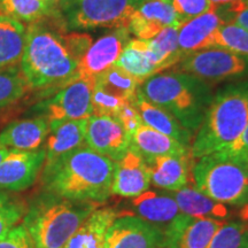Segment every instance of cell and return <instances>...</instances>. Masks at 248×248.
Here are the masks:
<instances>
[{
    "mask_svg": "<svg viewBox=\"0 0 248 248\" xmlns=\"http://www.w3.org/2000/svg\"><path fill=\"white\" fill-rule=\"evenodd\" d=\"M47 1L54 2V4H59V2H60V0H47Z\"/></svg>",
    "mask_w": 248,
    "mask_h": 248,
    "instance_id": "cell-43",
    "label": "cell"
},
{
    "mask_svg": "<svg viewBox=\"0 0 248 248\" xmlns=\"http://www.w3.org/2000/svg\"><path fill=\"white\" fill-rule=\"evenodd\" d=\"M213 47H221L240 57H248V31L234 23L222 24L213 37Z\"/></svg>",
    "mask_w": 248,
    "mask_h": 248,
    "instance_id": "cell-32",
    "label": "cell"
},
{
    "mask_svg": "<svg viewBox=\"0 0 248 248\" xmlns=\"http://www.w3.org/2000/svg\"><path fill=\"white\" fill-rule=\"evenodd\" d=\"M131 206L135 210L133 214L151 224L159 226L162 231L172 224L182 214L177 202L168 191L144 192L132 198Z\"/></svg>",
    "mask_w": 248,
    "mask_h": 248,
    "instance_id": "cell-19",
    "label": "cell"
},
{
    "mask_svg": "<svg viewBox=\"0 0 248 248\" xmlns=\"http://www.w3.org/2000/svg\"><path fill=\"white\" fill-rule=\"evenodd\" d=\"M0 12L26 26L61 15L58 4L47 0H0Z\"/></svg>",
    "mask_w": 248,
    "mask_h": 248,
    "instance_id": "cell-28",
    "label": "cell"
},
{
    "mask_svg": "<svg viewBox=\"0 0 248 248\" xmlns=\"http://www.w3.org/2000/svg\"><path fill=\"white\" fill-rule=\"evenodd\" d=\"M238 215H239L240 222L243 223L245 226H246L247 230H248V202L243 204V206L240 207Z\"/></svg>",
    "mask_w": 248,
    "mask_h": 248,
    "instance_id": "cell-40",
    "label": "cell"
},
{
    "mask_svg": "<svg viewBox=\"0 0 248 248\" xmlns=\"http://www.w3.org/2000/svg\"><path fill=\"white\" fill-rule=\"evenodd\" d=\"M151 185V171L146 161L130 145L126 154L115 162L111 195L136 198L148 191Z\"/></svg>",
    "mask_w": 248,
    "mask_h": 248,
    "instance_id": "cell-16",
    "label": "cell"
},
{
    "mask_svg": "<svg viewBox=\"0 0 248 248\" xmlns=\"http://www.w3.org/2000/svg\"><path fill=\"white\" fill-rule=\"evenodd\" d=\"M178 30L179 28L168 27L154 38L146 40L159 68V73L175 66L182 59L178 47Z\"/></svg>",
    "mask_w": 248,
    "mask_h": 248,
    "instance_id": "cell-29",
    "label": "cell"
},
{
    "mask_svg": "<svg viewBox=\"0 0 248 248\" xmlns=\"http://www.w3.org/2000/svg\"><path fill=\"white\" fill-rule=\"evenodd\" d=\"M223 21L212 11L185 22L178 30V47L182 58L185 55L213 47V37Z\"/></svg>",
    "mask_w": 248,
    "mask_h": 248,
    "instance_id": "cell-21",
    "label": "cell"
},
{
    "mask_svg": "<svg viewBox=\"0 0 248 248\" xmlns=\"http://www.w3.org/2000/svg\"><path fill=\"white\" fill-rule=\"evenodd\" d=\"M0 248H35L23 224L15 225L0 238Z\"/></svg>",
    "mask_w": 248,
    "mask_h": 248,
    "instance_id": "cell-37",
    "label": "cell"
},
{
    "mask_svg": "<svg viewBox=\"0 0 248 248\" xmlns=\"http://www.w3.org/2000/svg\"><path fill=\"white\" fill-rule=\"evenodd\" d=\"M85 144L114 162L120 161L131 145V137L113 116L92 115L88 119Z\"/></svg>",
    "mask_w": 248,
    "mask_h": 248,
    "instance_id": "cell-12",
    "label": "cell"
},
{
    "mask_svg": "<svg viewBox=\"0 0 248 248\" xmlns=\"http://www.w3.org/2000/svg\"><path fill=\"white\" fill-rule=\"evenodd\" d=\"M244 2H245V4H246V5H248V0H244Z\"/></svg>",
    "mask_w": 248,
    "mask_h": 248,
    "instance_id": "cell-44",
    "label": "cell"
},
{
    "mask_svg": "<svg viewBox=\"0 0 248 248\" xmlns=\"http://www.w3.org/2000/svg\"><path fill=\"white\" fill-rule=\"evenodd\" d=\"M232 23L237 24V26H239L243 28V29L248 31V5L245 6L241 11H239L235 14L233 22Z\"/></svg>",
    "mask_w": 248,
    "mask_h": 248,
    "instance_id": "cell-39",
    "label": "cell"
},
{
    "mask_svg": "<svg viewBox=\"0 0 248 248\" xmlns=\"http://www.w3.org/2000/svg\"><path fill=\"white\" fill-rule=\"evenodd\" d=\"M167 2L172 6L184 23L212 11L209 0H167Z\"/></svg>",
    "mask_w": 248,
    "mask_h": 248,
    "instance_id": "cell-35",
    "label": "cell"
},
{
    "mask_svg": "<svg viewBox=\"0 0 248 248\" xmlns=\"http://www.w3.org/2000/svg\"><path fill=\"white\" fill-rule=\"evenodd\" d=\"M225 221L215 218H194L181 214L164 232V248H207Z\"/></svg>",
    "mask_w": 248,
    "mask_h": 248,
    "instance_id": "cell-14",
    "label": "cell"
},
{
    "mask_svg": "<svg viewBox=\"0 0 248 248\" xmlns=\"http://www.w3.org/2000/svg\"><path fill=\"white\" fill-rule=\"evenodd\" d=\"M130 35L128 28H119L93 42L80 59L77 71L78 77L95 79L113 67L129 43Z\"/></svg>",
    "mask_w": 248,
    "mask_h": 248,
    "instance_id": "cell-13",
    "label": "cell"
},
{
    "mask_svg": "<svg viewBox=\"0 0 248 248\" xmlns=\"http://www.w3.org/2000/svg\"><path fill=\"white\" fill-rule=\"evenodd\" d=\"M238 1V0H209L210 5H212V9L218 7V6L232 4V2Z\"/></svg>",
    "mask_w": 248,
    "mask_h": 248,
    "instance_id": "cell-41",
    "label": "cell"
},
{
    "mask_svg": "<svg viewBox=\"0 0 248 248\" xmlns=\"http://www.w3.org/2000/svg\"><path fill=\"white\" fill-rule=\"evenodd\" d=\"M93 202H82L40 191L28 203L24 228L35 248H62L95 209Z\"/></svg>",
    "mask_w": 248,
    "mask_h": 248,
    "instance_id": "cell-4",
    "label": "cell"
},
{
    "mask_svg": "<svg viewBox=\"0 0 248 248\" xmlns=\"http://www.w3.org/2000/svg\"><path fill=\"white\" fill-rule=\"evenodd\" d=\"M152 184L164 191L173 192L192 184V167L195 160L191 154L168 155L147 159Z\"/></svg>",
    "mask_w": 248,
    "mask_h": 248,
    "instance_id": "cell-17",
    "label": "cell"
},
{
    "mask_svg": "<svg viewBox=\"0 0 248 248\" xmlns=\"http://www.w3.org/2000/svg\"><path fill=\"white\" fill-rule=\"evenodd\" d=\"M131 147L145 160L168 155L191 154V148L142 123L131 136Z\"/></svg>",
    "mask_w": 248,
    "mask_h": 248,
    "instance_id": "cell-24",
    "label": "cell"
},
{
    "mask_svg": "<svg viewBox=\"0 0 248 248\" xmlns=\"http://www.w3.org/2000/svg\"><path fill=\"white\" fill-rule=\"evenodd\" d=\"M105 248H164V232L136 214L123 213L108 229Z\"/></svg>",
    "mask_w": 248,
    "mask_h": 248,
    "instance_id": "cell-10",
    "label": "cell"
},
{
    "mask_svg": "<svg viewBox=\"0 0 248 248\" xmlns=\"http://www.w3.org/2000/svg\"><path fill=\"white\" fill-rule=\"evenodd\" d=\"M169 193L176 200L181 212L194 218H215L224 221L230 215V210L226 204L217 202L201 193L193 184H188L181 190Z\"/></svg>",
    "mask_w": 248,
    "mask_h": 248,
    "instance_id": "cell-26",
    "label": "cell"
},
{
    "mask_svg": "<svg viewBox=\"0 0 248 248\" xmlns=\"http://www.w3.org/2000/svg\"><path fill=\"white\" fill-rule=\"evenodd\" d=\"M121 213L114 207H99L83 222L62 248H105L106 233Z\"/></svg>",
    "mask_w": 248,
    "mask_h": 248,
    "instance_id": "cell-22",
    "label": "cell"
},
{
    "mask_svg": "<svg viewBox=\"0 0 248 248\" xmlns=\"http://www.w3.org/2000/svg\"><path fill=\"white\" fill-rule=\"evenodd\" d=\"M162 1H164V2H167V0H162Z\"/></svg>",
    "mask_w": 248,
    "mask_h": 248,
    "instance_id": "cell-45",
    "label": "cell"
},
{
    "mask_svg": "<svg viewBox=\"0 0 248 248\" xmlns=\"http://www.w3.org/2000/svg\"><path fill=\"white\" fill-rule=\"evenodd\" d=\"M115 66L132 76L139 85L159 73L155 59L146 40L131 38L123 48Z\"/></svg>",
    "mask_w": 248,
    "mask_h": 248,
    "instance_id": "cell-25",
    "label": "cell"
},
{
    "mask_svg": "<svg viewBox=\"0 0 248 248\" xmlns=\"http://www.w3.org/2000/svg\"><path fill=\"white\" fill-rule=\"evenodd\" d=\"M48 135V121L43 116L13 121L0 132V145L8 150L37 151Z\"/></svg>",
    "mask_w": 248,
    "mask_h": 248,
    "instance_id": "cell-18",
    "label": "cell"
},
{
    "mask_svg": "<svg viewBox=\"0 0 248 248\" xmlns=\"http://www.w3.org/2000/svg\"><path fill=\"white\" fill-rule=\"evenodd\" d=\"M27 206L20 195L0 190V238L23 219Z\"/></svg>",
    "mask_w": 248,
    "mask_h": 248,
    "instance_id": "cell-33",
    "label": "cell"
},
{
    "mask_svg": "<svg viewBox=\"0 0 248 248\" xmlns=\"http://www.w3.org/2000/svg\"><path fill=\"white\" fill-rule=\"evenodd\" d=\"M88 120H66L48 122L45 140V162L53 161L85 144Z\"/></svg>",
    "mask_w": 248,
    "mask_h": 248,
    "instance_id": "cell-20",
    "label": "cell"
},
{
    "mask_svg": "<svg viewBox=\"0 0 248 248\" xmlns=\"http://www.w3.org/2000/svg\"><path fill=\"white\" fill-rule=\"evenodd\" d=\"M95 79L77 77L61 88L53 97L40 101L33 113L51 121L88 120L92 116V91Z\"/></svg>",
    "mask_w": 248,
    "mask_h": 248,
    "instance_id": "cell-9",
    "label": "cell"
},
{
    "mask_svg": "<svg viewBox=\"0 0 248 248\" xmlns=\"http://www.w3.org/2000/svg\"><path fill=\"white\" fill-rule=\"evenodd\" d=\"M226 150H230L231 152H234V153L248 156V123L246 128L244 130V132L241 133L240 137L238 138V140L234 141L233 144H232L229 148H226Z\"/></svg>",
    "mask_w": 248,
    "mask_h": 248,
    "instance_id": "cell-38",
    "label": "cell"
},
{
    "mask_svg": "<svg viewBox=\"0 0 248 248\" xmlns=\"http://www.w3.org/2000/svg\"><path fill=\"white\" fill-rule=\"evenodd\" d=\"M30 91L20 64L0 69V111L22 99Z\"/></svg>",
    "mask_w": 248,
    "mask_h": 248,
    "instance_id": "cell-31",
    "label": "cell"
},
{
    "mask_svg": "<svg viewBox=\"0 0 248 248\" xmlns=\"http://www.w3.org/2000/svg\"><path fill=\"white\" fill-rule=\"evenodd\" d=\"M248 123V80L226 86L213 95L191 146L194 160L229 148Z\"/></svg>",
    "mask_w": 248,
    "mask_h": 248,
    "instance_id": "cell-5",
    "label": "cell"
},
{
    "mask_svg": "<svg viewBox=\"0 0 248 248\" xmlns=\"http://www.w3.org/2000/svg\"><path fill=\"white\" fill-rule=\"evenodd\" d=\"M183 24L182 18L168 2L146 0L131 14L128 29L137 39L150 40L166 28H181Z\"/></svg>",
    "mask_w": 248,
    "mask_h": 248,
    "instance_id": "cell-15",
    "label": "cell"
},
{
    "mask_svg": "<svg viewBox=\"0 0 248 248\" xmlns=\"http://www.w3.org/2000/svg\"><path fill=\"white\" fill-rule=\"evenodd\" d=\"M115 162L83 145L49 162L40 172L42 191L102 206L111 197Z\"/></svg>",
    "mask_w": 248,
    "mask_h": 248,
    "instance_id": "cell-2",
    "label": "cell"
},
{
    "mask_svg": "<svg viewBox=\"0 0 248 248\" xmlns=\"http://www.w3.org/2000/svg\"><path fill=\"white\" fill-rule=\"evenodd\" d=\"M26 36V24L0 12V69L20 64Z\"/></svg>",
    "mask_w": 248,
    "mask_h": 248,
    "instance_id": "cell-27",
    "label": "cell"
},
{
    "mask_svg": "<svg viewBox=\"0 0 248 248\" xmlns=\"http://www.w3.org/2000/svg\"><path fill=\"white\" fill-rule=\"evenodd\" d=\"M207 248H248V230L240 221H225Z\"/></svg>",
    "mask_w": 248,
    "mask_h": 248,
    "instance_id": "cell-34",
    "label": "cell"
},
{
    "mask_svg": "<svg viewBox=\"0 0 248 248\" xmlns=\"http://www.w3.org/2000/svg\"><path fill=\"white\" fill-rule=\"evenodd\" d=\"M147 101L175 117L193 135L200 128L213 99L208 83L177 71H161L139 85Z\"/></svg>",
    "mask_w": 248,
    "mask_h": 248,
    "instance_id": "cell-3",
    "label": "cell"
},
{
    "mask_svg": "<svg viewBox=\"0 0 248 248\" xmlns=\"http://www.w3.org/2000/svg\"><path fill=\"white\" fill-rule=\"evenodd\" d=\"M146 0H60L59 11L68 30L128 28L130 16Z\"/></svg>",
    "mask_w": 248,
    "mask_h": 248,
    "instance_id": "cell-7",
    "label": "cell"
},
{
    "mask_svg": "<svg viewBox=\"0 0 248 248\" xmlns=\"http://www.w3.org/2000/svg\"><path fill=\"white\" fill-rule=\"evenodd\" d=\"M93 43L83 32H69L62 15L28 24L20 67L30 90L59 91L78 77V64Z\"/></svg>",
    "mask_w": 248,
    "mask_h": 248,
    "instance_id": "cell-1",
    "label": "cell"
},
{
    "mask_svg": "<svg viewBox=\"0 0 248 248\" xmlns=\"http://www.w3.org/2000/svg\"><path fill=\"white\" fill-rule=\"evenodd\" d=\"M135 105L140 114L142 123L150 128L156 130L168 137L175 139L184 146L191 148L194 135L187 129H185L171 114L164 110L163 108L155 106L152 102L147 101L142 94L137 91L135 99Z\"/></svg>",
    "mask_w": 248,
    "mask_h": 248,
    "instance_id": "cell-23",
    "label": "cell"
},
{
    "mask_svg": "<svg viewBox=\"0 0 248 248\" xmlns=\"http://www.w3.org/2000/svg\"><path fill=\"white\" fill-rule=\"evenodd\" d=\"M246 69L247 61L243 57L221 47L193 52L171 67L172 71L187 74L208 84L241 76Z\"/></svg>",
    "mask_w": 248,
    "mask_h": 248,
    "instance_id": "cell-8",
    "label": "cell"
},
{
    "mask_svg": "<svg viewBox=\"0 0 248 248\" xmlns=\"http://www.w3.org/2000/svg\"><path fill=\"white\" fill-rule=\"evenodd\" d=\"M115 119L123 126L124 131L131 137L137 131V129L142 124L140 114L136 107L135 101H128L123 105L122 108L116 114Z\"/></svg>",
    "mask_w": 248,
    "mask_h": 248,
    "instance_id": "cell-36",
    "label": "cell"
},
{
    "mask_svg": "<svg viewBox=\"0 0 248 248\" xmlns=\"http://www.w3.org/2000/svg\"><path fill=\"white\" fill-rule=\"evenodd\" d=\"M94 86H98L109 94L125 101H135L139 83L132 76L114 64L95 78Z\"/></svg>",
    "mask_w": 248,
    "mask_h": 248,
    "instance_id": "cell-30",
    "label": "cell"
},
{
    "mask_svg": "<svg viewBox=\"0 0 248 248\" xmlns=\"http://www.w3.org/2000/svg\"><path fill=\"white\" fill-rule=\"evenodd\" d=\"M192 184L223 204L241 207L248 202V156L221 150L195 160Z\"/></svg>",
    "mask_w": 248,
    "mask_h": 248,
    "instance_id": "cell-6",
    "label": "cell"
},
{
    "mask_svg": "<svg viewBox=\"0 0 248 248\" xmlns=\"http://www.w3.org/2000/svg\"><path fill=\"white\" fill-rule=\"evenodd\" d=\"M44 148L37 151L11 150L0 162V190L24 191L35 184L45 164Z\"/></svg>",
    "mask_w": 248,
    "mask_h": 248,
    "instance_id": "cell-11",
    "label": "cell"
},
{
    "mask_svg": "<svg viewBox=\"0 0 248 248\" xmlns=\"http://www.w3.org/2000/svg\"><path fill=\"white\" fill-rule=\"evenodd\" d=\"M9 151H11V150H8V148H6V147L0 145V162H1V161L5 159L6 155L9 153Z\"/></svg>",
    "mask_w": 248,
    "mask_h": 248,
    "instance_id": "cell-42",
    "label": "cell"
}]
</instances>
